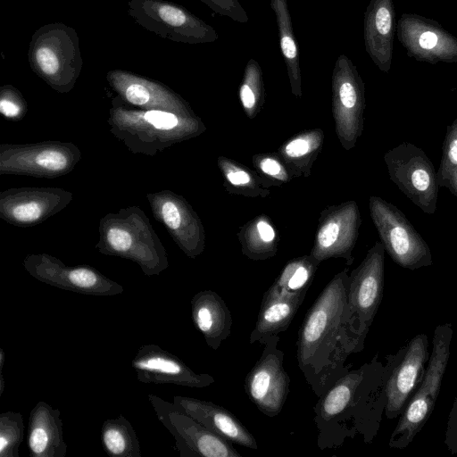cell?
Returning <instances> with one entry per match:
<instances>
[{
	"instance_id": "cell-1",
	"label": "cell",
	"mask_w": 457,
	"mask_h": 457,
	"mask_svg": "<svg viewBox=\"0 0 457 457\" xmlns=\"http://www.w3.org/2000/svg\"><path fill=\"white\" fill-rule=\"evenodd\" d=\"M348 270L337 273L325 286L298 330L297 364L318 397L349 370V355L364 346L349 324Z\"/></svg>"
},
{
	"instance_id": "cell-2",
	"label": "cell",
	"mask_w": 457,
	"mask_h": 457,
	"mask_svg": "<svg viewBox=\"0 0 457 457\" xmlns=\"http://www.w3.org/2000/svg\"><path fill=\"white\" fill-rule=\"evenodd\" d=\"M406 346L386 357L375 356L348 370L318 398L313 407L320 450L336 449L357 435L370 443L379 428L386 406V382Z\"/></svg>"
},
{
	"instance_id": "cell-3",
	"label": "cell",
	"mask_w": 457,
	"mask_h": 457,
	"mask_svg": "<svg viewBox=\"0 0 457 457\" xmlns=\"http://www.w3.org/2000/svg\"><path fill=\"white\" fill-rule=\"evenodd\" d=\"M110 113L112 132L134 153L151 154L150 147L156 152L206 130L205 125L194 112L158 109L138 111L115 104Z\"/></svg>"
},
{
	"instance_id": "cell-4",
	"label": "cell",
	"mask_w": 457,
	"mask_h": 457,
	"mask_svg": "<svg viewBox=\"0 0 457 457\" xmlns=\"http://www.w3.org/2000/svg\"><path fill=\"white\" fill-rule=\"evenodd\" d=\"M138 208L120 210L100 223L98 251L137 263L146 276L159 275L169 265L165 249Z\"/></svg>"
},
{
	"instance_id": "cell-5",
	"label": "cell",
	"mask_w": 457,
	"mask_h": 457,
	"mask_svg": "<svg viewBox=\"0 0 457 457\" xmlns=\"http://www.w3.org/2000/svg\"><path fill=\"white\" fill-rule=\"evenodd\" d=\"M28 58L33 72L60 93L73 88L83 64L76 30L62 22L46 24L34 32Z\"/></svg>"
},
{
	"instance_id": "cell-6",
	"label": "cell",
	"mask_w": 457,
	"mask_h": 457,
	"mask_svg": "<svg viewBox=\"0 0 457 457\" xmlns=\"http://www.w3.org/2000/svg\"><path fill=\"white\" fill-rule=\"evenodd\" d=\"M453 333L449 322L436 327L424 376L391 434L389 447L405 449L428 420L449 361Z\"/></svg>"
},
{
	"instance_id": "cell-7",
	"label": "cell",
	"mask_w": 457,
	"mask_h": 457,
	"mask_svg": "<svg viewBox=\"0 0 457 457\" xmlns=\"http://www.w3.org/2000/svg\"><path fill=\"white\" fill-rule=\"evenodd\" d=\"M128 14L146 30L178 43H212L219 37L211 25L184 6L166 0H130Z\"/></svg>"
},
{
	"instance_id": "cell-8",
	"label": "cell",
	"mask_w": 457,
	"mask_h": 457,
	"mask_svg": "<svg viewBox=\"0 0 457 457\" xmlns=\"http://www.w3.org/2000/svg\"><path fill=\"white\" fill-rule=\"evenodd\" d=\"M369 208L380 242L396 264L411 270L432 264L428 245L402 211L377 195L370 197Z\"/></svg>"
},
{
	"instance_id": "cell-9",
	"label": "cell",
	"mask_w": 457,
	"mask_h": 457,
	"mask_svg": "<svg viewBox=\"0 0 457 457\" xmlns=\"http://www.w3.org/2000/svg\"><path fill=\"white\" fill-rule=\"evenodd\" d=\"M384 161L391 181L422 212L435 213L439 184L434 165L425 152L403 142L389 149Z\"/></svg>"
},
{
	"instance_id": "cell-10",
	"label": "cell",
	"mask_w": 457,
	"mask_h": 457,
	"mask_svg": "<svg viewBox=\"0 0 457 457\" xmlns=\"http://www.w3.org/2000/svg\"><path fill=\"white\" fill-rule=\"evenodd\" d=\"M385 248L377 241L348 278L347 307L353 333L364 342L380 305L385 274Z\"/></svg>"
},
{
	"instance_id": "cell-11",
	"label": "cell",
	"mask_w": 457,
	"mask_h": 457,
	"mask_svg": "<svg viewBox=\"0 0 457 457\" xmlns=\"http://www.w3.org/2000/svg\"><path fill=\"white\" fill-rule=\"evenodd\" d=\"M331 82L336 133L342 147L350 150L363 131L365 85L356 66L343 54L337 58Z\"/></svg>"
},
{
	"instance_id": "cell-12",
	"label": "cell",
	"mask_w": 457,
	"mask_h": 457,
	"mask_svg": "<svg viewBox=\"0 0 457 457\" xmlns=\"http://www.w3.org/2000/svg\"><path fill=\"white\" fill-rule=\"evenodd\" d=\"M159 421L175 439L180 457H240L223 437L208 429L187 413L153 394L147 395Z\"/></svg>"
},
{
	"instance_id": "cell-13",
	"label": "cell",
	"mask_w": 457,
	"mask_h": 457,
	"mask_svg": "<svg viewBox=\"0 0 457 457\" xmlns=\"http://www.w3.org/2000/svg\"><path fill=\"white\" fill-rule=\"evenodd\" d=\"M278 335L266 338L262 353L245 378V391L257 409L268 417L278 415L290 391V378L284 368V353L278 348Z\"/></svg>"
},
{
	"instance_id": "cell-14",
	"label": "cell",
	"mask_w": 457,
	"mask_h": 457,
	"mask_svg": "<svg viewBox=\"0 0 457 457\" xmlns=\"http://www.w3.org/2000/svg\"><path fill=\"white\" fill-rule=\"evenodd\" d=\"M36 279L47 285L83 295L112 296L124 292L123 287L88 265L67 266L46 254L27 255L22 262Z\"/></svg>"
},
{
	"instance_id": "cell-15",
	"label": "cell",
	"mask_w": 457,
	"mask_h": 457,
	"mask_svg": "<svg viewBox=\"0 0 457 457\" xmlns=\"http://www.w3.org/2000/svg\"><path fill=\"white\" fill-rule=\"evenodd\" d=\"M361 225V212L355 201L326 207L320 214L310 255L319 264L330 258H343L348 266L352 265Z\"/></svg>"
},
{
	"instance_id": "cell-16",
	"label": "cell",
	"mask_w": 457,
	"mask_h": 457,
	"mask_svg": "<svg viewBox=\"0 0 457 457\" xmlns=\"http://www.w3.org/2000/svg\"><path fill=\"white\" fill-rule=\"evenodd\" d=\"M79 155V150L71 144L2 145L0 173L57 177L71 170Z\"/></svg>"
},
{
	"instance_id": "cell-17",
	"label": "cell",
	"mask_w": 457,
	"mask_h": 457,
	"mask_svg": "<svg viewBox=\"0 0 457 457\" xmlns=\"http://www.w3.org/2000/svg\"><path fill=\"white\" fill-rule=\"evenodd\" d=\"M396 34L407 55L416 61L457 63V37L436 21L404 12L397 21Z\"/></svg>"
},
{
	"instance_id": "cell-18",
	"label": "cell",
	"mask_w": 457,
	"mask_h": 457,
	"mask_svg": "<svg viewBox=\"0 0 457 457\" xmlns=\"http://www.w3.org/2000/svg\"><path fill=\"white\" fill-rule=\"evenodd\" d=\"M147 197L156 220L163 223L184 253L192 259L200 255L205 247L204 225L186 199L170 191Z\"/></svg>"
},
{
	"instance_id": "cell-19",
	"label": "cell",
	"mask_w": 457,
	"mask_h": 457,
	"mask_svg": "<svg viewBox=\"0 0 457 457\" xmlns=\"http://www.w3.org/2000/svg\"><path fill=\"white\" fill-rule=\"evenodd\" d=\"M136 378L145 384L203 388L214 383L207 373H196L179 357L155 344L142 345L131 361Z\"/></svg>"
},
{
	"instance_id": "cell-20",
	"label": "cell",
	"mask_w": 457,
	"mask_h": 457,
	"mask_svg": "<svg viewBox=\"0 0 457 457\" xmlns=\"http://www.w3.org/2000/svg\"><path fill=\"white\" fill-rule=\"evenodd\" d=\"M428 359V336L419 334L408 343L386 379L384 411L386 419L394 420L403 412L424 376Z\"/></svg>"
},
{
	"instance_id": "cell-21",
	"label": "cell",
	"mask_w": 457,
	"mask_h": 457,
	"mask_svg": "<svg viewBox=\"0 0 457 457\" xmlns=\"http://www.w3.org/2000/svg\"><path fill=\"white\" fill-rule=\"evenodd\" d=\"M71 198L60 188H12L1 193L0 214L13 225L31 226L59 212Z\"/></svg>"
},
{
	"instance_id": "cell-22",
	"label": "cell",
	"mask_w": 457,
	"mask_h": 457,
	"mask_svg": "<svg viewBox=\"0 0 457 457\" xmlns=\"http://www.w3.org/2000/svg\"><path fill=\"white\" fill-rule=\"evenodd\" d=\"M106 79L121 100L132 105L145 110L194 112L179 95L158 81L118 69L108 71Z\"/></svg>"
},
{
	"instance_id": "cell-23",
	"label": "cell",
	"mask_w": 457,
	"mask_h": 457,
	"mask_svg": "<svg viewBox=\"0 0 457 457\" xmlns=\"http://www.w3.org/2000/svg\"><path fill=\"white\" fill-rule=\"evenodd\" d=\"M393 0H370L364 12L363 38L367 54L385 73L391 70L396 31Z\"/></svg>"
},
{
	"instance_id": "cell-24",
	"label": "cell",
	"mask_w": 457,
	"mask_h": 457,
	"mask_svg": "<svg viewBox=\"0 0 457 457\" xmlns=\"http://www.w3.org/2000/svg\"><path fill=\"white\" fill-rule=\"evenodd\" d=\"M172 403L179 410L227 441L253 450L258 449L254 436L226 408L210 401L181 395L174 396Z\"/></svg>"
},
{
	"instance_id": "cell-25",
	"label": "cell",
	"mask_w": 457,
	"mask_h": 457,
	"mask_svg": "<svg viewBox=\"0 0 457 457\" xmlns=\"http://www.w3.org/2000/svg\"><path fill=\"white\" fill-rule=\"evenodd\" d=\"M27 446L31 457H64L67 444L63 438L61 412L39 401L30 411Z\"/></svg>"
},
{
	"instance_id": "cell-26",
	"label": "cell",
	"mask_w": 457,
	"mask_h": 457,
	"mask_svg": "<svg viewBox=\"0 0 457 457\" xmlns=\"http://www.w3.org/2000/svg\"><path fill=\"white\" fill-rule=\"evenodd\" d=\"M191 316L205 343L218 350L231 332L232 315L225 301L212 290H202L190 300Z\"/></svg>"
},
{
	"instance_id": "cell-27",
	"label": "cell",
	"mask_w": 457,
	"mask_h": 457,
	"mask_svg": "<svg viewBox=\"0 0 457 457\" xmlns=\"http://www.w3.org/2000/svg\"><path fill=\"white\" fill-rule=\"evenodd\" d=\"M303 299L281 295L269 287L264 293L249 343L262 344L266 338L287 330Z\"/></svg>"
},
{
	"instance_id": "cell-28",
	"label": "cell",
	"mask_w": 457,
	"mask_h": 457,
	"mask_svg": "<svg viewBox=\"0 0 457 457\" xmlns=\"http://www.w3.org/2000/svg\"><path fill=\"white\" fill-rule=\"evenodd\" d=\"M324 140V131L320 128L302 130L285 141L276 153L294 178H307L323 148Z\"/></svg>"
},
{
	"instance_id": "cell-29",
	"label": "cell",
	"mask_w": 457,
	"mask_h": 457,
	"mask_svg": "<svg viewBox=\"0 0 457 457\" xmlns=\"http://www.w3.org/2000/svg\"><path fill=\"white\" fill-rule=\"evenodd\" d=\"M237 236L242 253L250 260H268L278 252L279 236L266 214L257 215L245 223Z\"/></svg>"
},
{
	"instance_id": "cell-30",
	"label": "cell",
	"mask_w": 457,
	"mask_h": 457,
	"mask_svg": "<svg viewBox=\"0 0 457 457\" xmlns=\"http://www.w3.org/2000/svg\"><path fill=\"white\" fill-rule=\"evenodd\" d=\"M278 31L280 51L287 66L292 94L303 96L299 51L287 0H270Z\"/></svg>"
},
{
	"instance_id": "cell-31",
	"label": "cell",
	"mask_w": 457,
	"mask_h": 457,
	"mask_svg": "<svg viewBox=\"0 0 457 457\" xmlns=\"http://www.w3.org/2000/svg\"><path fill=\"white\" fill-rule=\"evenodd\" d=\"M217 162L228 193L262 198L270 195V185L255 170L222 155L218 157Z\"/></svg>"
},
{
	"instance_id": "cell-32",
	"label": "cell",
	"mask_w": 457,
	"mask_h": 457,
	"mask_svg": "<svg viewBox=\"0 0 457 457\" xmlns=\"http://www.w3.org/2000/svg\"><path fill=\"white\" fill-rule=\"evenodd\" d=\"M319 265L310 254L293 258L286 263L270 287L278 294L304 299Z\"/></svg>"
},
{
	"instance_id": "cell-33",
	"label": "cell",
	"mask_w": 457,
	"mask_h": 457,
	"mask_svg": "<svg viewBox=\"0 0 457 457\" xmlns=\"http://www.w3.org/2000/svg\"><path fill=\"white\" fill-rule=\"evenodd\" d=\"M101 443L104 452L112 457H142L137 433L122 414L107 419L101 427Z\"/></svg>"
},
{
	"instance_id": "cell-34",
	"label": "cell",
	"mask_w": 457,
	"mask_h": 457,
	"mask_svg": "<svg viewBox=\"0 0 457 457\" xmlns=\"http://www.w3.org/2000/svg\"><path fill=\"white\" fill-rule=\"evenodd\" d=\"M238 97L249 119H254L263 107L265 88L262 71L259 62L253 58H251L245 67L238 87Z\"/></svg>"
},
{
	"instance_id": "cell-35",
	"label": "cell",
	"mask_w": 457,
	"mask_h": 457,
	"mask_svg": "<svg viewBox=\"0 0 457 457\" xmlns=\"http://www.w3.org/2000/svg\"><path fill=\"white\" fill-rule=\"evenodd\" d=\"M24 428L21 413L8 411L0 414V457H19Z\"/></svg>"
},
{
	"instance_id": "cell-36",
	"label": "cell",
	"mask_w": 457,
	"mask_h": 457,
	"mask_svg": "<svg viewBox=\"0 0 457 457\" xmlns=\"http://www.w3.org/2000/svg\"><path fill=\"white\" fill-rule=\"evenodd\" d=\"M253 165L270 187H279L294 178L284 162L275 153L256 154L252 157Z\"/></svg>"
},
{
	"instance_id": "cell-37",
	"label": "cell",
	"mask_w": 457,
	"mask_h": 457,
	"mask_svg": "<svg viewBox=\"0 0 457 457\" xmlns=\"http://www.w3.org/2000/svg\"><path fill=\"white\" fill-rule=\"evenodd\" d=\"M457 170V118L447 126L443 145V154L436 171L439 187L447 186L450 179Z\"/></svg>"
},
{
	"instance_id": "cell-38",
	"label": "cell",
	"mask_w": 457,
	"mask_h": 457,
	"mask_svg": "<svg viewBox=\"0 0 457 457\" xmlns=\"http://www.w3.org/2000/svg\"><path fill=\"white\" fill-rule=\"evenodd\" d=\"M27 104L21 94L12 86L0 88V112L8 119H21L26 112Z\"/></svg>"
},
{
	"instance_id": "cell-39",
	"label": "cell",
	"mask_w": 457,
	"mask_h": 457,
	"mask_svg": "<svg viewBox=\"0 0 457 457\" xmlns=\"http://www.w3.org/2000/svg\"><path fill=\"white\" fill-rule=\"evenodd\" d=\"M217 14L226 16L235 21L245 23L248 15L238 0H199Z\"/></svg>"
},
{
	"instance_id": "cell-40",
	"label": "cell",
	"mask_w": 457,
	"mask_h": 457,
	"mask_svg": "<svg viewBox=\"0 0 457 457\" xmlns=\"http://www.w3.org/2000/svg\"><path fill=\"white\" fill-rule=\"evenodd\" d=\"M444 443L452 455L457 453V395L448 415Z\"/></svg>"
},
{
	"instance_id": "cell-41",
	"label": "cell",
	"mask_w": 457,
	"mask_h": 457,
	"mask_svg": "<svg viewBox=\"0 0 457 457\" xmlns=\"http://www.w3.org/2000/svg\"><path fill=\"white\" fill-rule=\"evenodd\" d=\"M446 187L457 198V170L453 173V175L450 179Z\"/></svg>"
},
{
	"instance_id": "cell-42",
	"label": "cell",
	"mask_w": 457,
	"mask_h": 457,
	"mask_svg": "<svg viewBox=\"0 0 457 457\" xmlns=\"http://www.w3.org/2000/svg\"><path fill=\"white\" fill-rule=\"evenodd\" d=\"M4 390V378L3 375V370H0V396H2Z\"/></svg>"
}]
</instances>
